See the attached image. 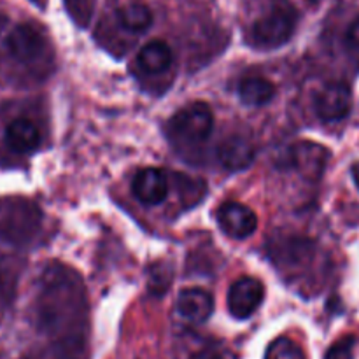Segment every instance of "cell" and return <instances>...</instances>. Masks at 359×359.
<instances>
[{
  "instance_id": "1",
  "label": "cell",
  "mask_w": 359,
  "mask_h": 359,
  "mask_svg": "<svg viewBox=\"0 0 359 359\" xmlns=\"http://www.w3.org/2000/svg\"><path fill=\"white\" fill-rule=\"evenodd\" d=\"M86 293L79 277L63 266L46 272L39 298V325L55 340L86 337Z\"/></svg>"
},
{
  "instance_id": "2",
  "label": "cell",
  "mask_w": 359,
  "mask_h": 359,
  "mask_svg": "<svg viewBox=\"0 0 359 359\" xmlns=\"http://www.w3.org/2000/svg\"><path fill=\"white\" fill-rule=\"evenodd\" d=\"M298 14L290 4H277L269 14L259 18L251 30L252 44L263 49H276L286 44L294 34Z\"/></svg>"
},
{
  "instance_id": "3",
  "label": "cell",
  "mask_w": 359,
  "mask_h": 359,
  "mask_svg": "<svg viewBox=\"0 0 359 359\" xmlns=\"http://www.w3.org/2000/svg\"><path fill=\"white\" fill-rule=\"evenodd\" d=\"M42 214L30 202H16L0 217V238L14 248H23L37 237Z\"/></svg>"
},
{
  "instance_id": "4",
  "label": "cell",
  "mask_w": 359,
  "mask_h": 359,
  "mask_svg": "<svg viewBox=\"0 0 359 359\" xmlns=\"http://www.w3.org/2000/svg\"><path fill=\"white\" fill-rule=\"evenodd\" d=\"M212 128V109L203 102H195V104L181 109L168 123L170 135L186 144L203 142L210 137Z\"/></svg>"
},
{
  "instance_id": "5",
  "label": "cell",
  "mask_w": 359,
  "mask_h": 359,
  "mask_svg": "<svg viewBox=\"0 0 359 359\" xmlns=\"http://www.w3.org/2000/svg\"><path fill=\"white\" fill-rule=\"evenodd\" d=\"M265 298V287L255 277H242L228 291V311L238 321L251 318Z\"/></svg>"
},
{
  "instance_id": "6",
  "label": "cell",
  "mask_w": 359,
  "mask_h": 359,
  "mask_svg": "<svg viewBox=\"0 0 359 359\" xmlns=\"http://www.w3.org/2000/svg\"><path fill=\"white\" fill-rule=\"evenodd\" d=\"M6 48L9 55L20 63H34L44 55L46 39L32 25H18L6 37Z\"/></svg>"
},
{
  "instance_id": "7",
  "label": "cell",
  "mask_w": 359,
  "mask_h": 359,
  "mask_svg": "<svg viewBox=\"0 0 359 359\" xmlns=\"http://www.w3.org/2000/svg\"><path fill=\"white\" fill-rule=\"evenodd\" d=\"M353 107V95L347 84L330 83L314 100V111L323 121H340L347 118Z\"/></svg>"
},
{
  "instance_id": "8",
  "label": "cell",
  "mask_w": 359,
  "mask_h": 359,
  "mask_svg": "<svg viewBox=\"0 0 359 359\" xmlns=\"http://www.w3.org/2000/svg\"><path fill=\"white\" fill-rule=\"evenodd\" d=\"M217 221H219L221 230L228 237L237 238V241H245L258 228V217L255 210L241 202L223 203L217 212Z\"/></svg>"
},
{
  "instance_id": "9",
  "label": "cell",
  "mask_w": 359,
  "mask_h": 359,
  "mask_svg": "<svg viewBox=\"0 0 359 359\" xmlns=\"http://www.w3.org/2000/svg\"><path fill=\"white\" fill-rule=\"evenodd\" d=\"M133 195L146 205H160L168 196V177L160 168H142L132 182Z\"/></svg>"
},
{
  "instance_id": "10",
  "label": "cell",
  "mask_w": 359,
  "mask_h": 359,
  "mask_svg": "<svg viewBox=\"0 0 359 359\" xmlns=\"http://www.w3.org/2000/svg\"><path fill=\"white\" fill-rule=\"evenodd\" d=\"M177 311L184 319L193 323H205L214 312V297L203 287L182 290L177 298Z\"/></svg>"
},
{
  "instance_id": "11",
  "label": "cell",
  "mask_w": 359,
  "mask_h": 359,
  "mask_svg": "<svg viewBox=\"0 0 359 359\" xmlns=\"http://www.w3.org/2000/svg\"><path fill=\"white\" fill-rule=\"evenodd\" d=\"M217 158H219L221 165L228 170H245L255 160V146L248 137L231 135L219 144Z\"/></svg>"
},
{
  "instance_id": "12",
  "label": "cell",
  "mask_w": 359,
  "mask_h": 359,
  "mask_svg": "<svg viewBox=\"0 0 359 359\" xmlns=\"http://www.w3.org/2000/svg\"><path fill=\"white\" fill-rule=\"evenodd\" d=\"M6 144L14 153H32L41 144V133L32 119L18 118L6 128Z\"/></svg>"
},
{
  "instance_id": "13",
  "label": "cell",
  "mask_w": 359,
  "mask_h": 359,
  "mask_svg": "<svg viewBox=\"0 0 359 359\" xmlns=\"http://www.w3.org/2000/svg\"><path fill=\"white\" fill-rule=\"evenodd\" d=\"M326 149H323L321 146L312 142H300L294 144L291 147V165L293 168L300 170L302 174L307 175V177H319L323 174V168H325L326 161Z\"/></svg>"
},
{
  "instance_id": "14",
  "label": "cell",
  "mask_w": 359,
  "mask_h": 359,
  "mask_svg": "<svg viewBox=\"0 0 359 359\" xmlns=\"http://www.w3.org/2000/svg\"><path fill=\"white\" fill-rule=\"evenodd\" d=\"M238 97L245 105L262 107L276 97V86L266 77L249 76L244 77L238 84Z\"/></svg>"
},
{
  "instance_id": "15",
  "label": "cell",
  "mask_w": 359,
  "mask_h": 359,
  "mask_svg": "<svg viewBox=\"0 0 359 359\" xmlns=\"http://www.w3.org/2000/svg\"><path fill=\"white\" fill-rule=\"evenodd\" d=\"M174 62V55L167 42L153 41L147 42L139 51V65L147 74H163L170 69Z\"/></svg>"
},
{
  "instance_id": "16",
  "label": "cell",
  "mask_w": 359,
  "mask_h": 359,
  "mask_svg": "<svg viewBox=\"0 0 359 359\" xmlns=\"http://www.w3.org/2000/svg\"><path fill=\"white\" fill-rule=\"evenodd\" d=\"M118 21L125 30L140 34L153 25V13L144 4H128L118 11Z\"/></svg>"
},
{
  "instance_id": "17",
  "label": "cell",
  "mask_w": 359,
  "mask_h": 359,
  "mask_svg": "<svg viewBox=\"0 0 359 359\" xmlns=\"http://www.w3.org/2000/svg\"><path fill=\"white\" fill-rule=\"evenodd\" d=\"M265 359H305V353L291 339L279 337L269 344L265 351Z\"/></svg>"
},
{
  "instance_id": "18",
  "label": "cell",
  "mask_w": 359,
  "mask_h": 359,
  "mask_svg": "<svg viewBox=\"0 0 359 359\" xmlns=\"http://www.w3.org/2000/svg\"><path fill=\"white\" fill-rule=\"evenodd\" d=\"M354 347H356V339L353 335L344 337L326 351L325 359H354Z\"/></svg>"
},
{
  "instance_id": "19",
  "label": "cell",
  "mask_w": 359,
  "mask_h": 359,
  "mask_svg": "<svg viewBox=\"0 0 359 359\" xmlns=\"http://www.w3.org/2000/svg\"><path fill=\"white\" fill-rule=\"evenodd\" d=\"M67 9L70 11L76 21L86 25L88 20H90L91 14V6L90 0H67Z\"/></svg>"
},
{
  "instance_id": "20",
  "label": "cell",
  "mask_w": 359,
  "mask_h": 359,
  "mask_svg": "<svg viewBox=\"0 0 359 359\" xmlns=\"http://www.w3.org/2000/svg\"><path fill=\"white\" fill-rule=\"evenodd\" d=\"M346 46L351 51L359 53V20L353 21L346 32Z\"/></svg>"
},
{
  "instance_id": "21",
  "label": "cell",
  "mask_w": 359,
  "mask_h": 359,
  "mask_svg": "<svg viewBox=\"0 0 359 359\" xmlns=\"http://www.w3.org/2000/svg\"><path fill=\"white\" fill-rule=\"evenodd\" d=\"M191 359H223L217 353L214 351H200V353L193 354Z\"/></svg>"
},
{
  "instance_id": "22",
  "label": "cell",
  "mask_w": 359,
  "mask_h": 359,
  "mask_svg": "<svg viewBox=\"0 0 359 359\" xmlns=\"http://www.w3.org/2000/svg\"><path fill=\"white\" fill-rule=\"evenodd\" d=\"M353 179H354V182H356V186L359 188V161H356V163L353 165Z\"/></svg>"
},
{
  "instance_id": "23",
  "label": "cell",
  "mask_w": 359,
  "mask_h": 359,
  "mask_svg": "<svg viewBox=\"0 0 359 359\" xmlns=\"http://www.w3.org/2000/svg\"><path fill=\"white\" fill-rule=\"evenodd\" d=\"M30 2L35 4L39 9H46V4H48V0H30Z\"/></svg>"
}]
</instances>
